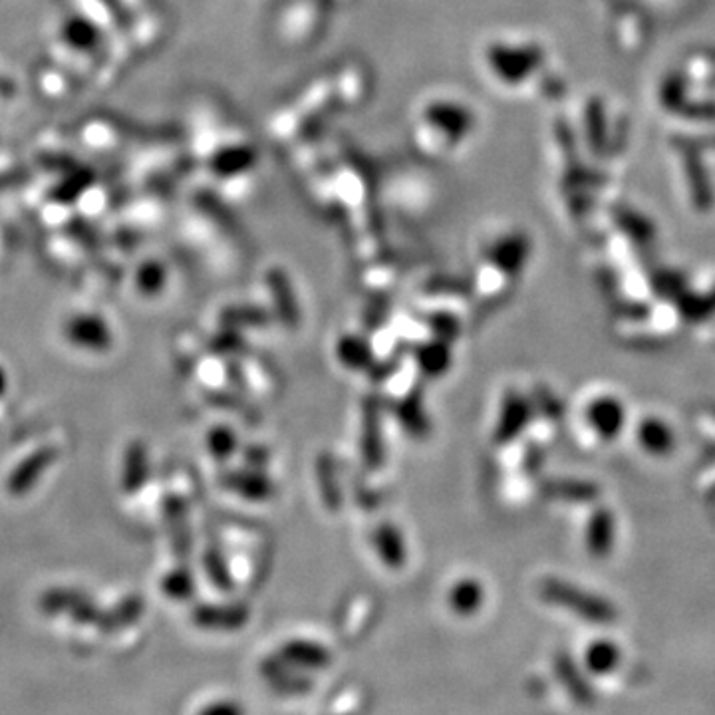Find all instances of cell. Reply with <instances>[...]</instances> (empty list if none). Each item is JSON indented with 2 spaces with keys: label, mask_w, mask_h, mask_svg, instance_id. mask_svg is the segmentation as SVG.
<instances>
[{
  "label": "cell",
  "mask_w": 715,
  "mask_h": 715,
  "mask_svg": "<svg viewBox=\"0 0 715 715\" xmlns=\"http://www.w3.org/2000/svg\"><path fill=\"white\" fill-rule=\"evenodd\" d=\"M64 338L78 350L106 354L114 346V332L98 312H76L64 322Z\"/></svg>",
  "instance_id": "cell-1"
},
{
  "label": "cell",
  "mask_w": 715,
  "mask_h": 715,
  "mask_svg": "<svg viewBox=\"0 0 715 715\" xmlns=\"http://www.w3.org/2000/svg\"><path fill=\"white\" fill-rule=\"evenodd\" d=\"M56 461H58V449L52 445H44L30 451L8 471L4 481L6 493L16 499L30 495Z\"/></svg>",
  "instance_id": "cell-2"
},
{
  "label": "cell",
  "mask_w": 715,
  "mask_h": 715,
  "mask_svg": "<svg viewBox=\"0 0 715 715\" xmlns=\"http://www.w3.org/2000/svg\"><path fill=\"white\" fill-rule=\"evenodd\" d=\"M288 670L304 674L308 670H324L332 662V654L326 646L310 640H290L285 642L275 658Z\"/></svg>",
  "instance_id": "cell-3"
},
{
  "label": "cell",
  "mask_w": 715,
  "mask_h": 715,
  "mask_svg": "<svg viewBox=\"0 0 715 715\" xmlns=\"http://www.w3.org/2000/svg\"><path fill=\"white\" fill-rule=\"evenodd\" d=\"M545 594H547L549 600L559 602L561 606L569 608V610L576 612L578 616H582V618H586L590 622L608 624L614 618V612L606 602H602L598 598H592V596H586L582 592H576V590H572L569 586H563L559 582H553L551 586H547Z\"/></svg>",
  "instance_id": "cell-4"
},
{
  "label": "cell",
  "mask_w": 715,
  "mask_h": 715,
  "mask_svg": "<svg viewBox=\"0 0 715 715\" xmlns=\"http://www.w3.org/2000/svg\"><path fill=\"white\" fill-rule=\"evenodd\" d=\"M586 418L590 428L594 429L602 439H614L624 428L626 414H624V406L618 400L604 396L588 406Z\"/></svg>",
  "instance_id": "cell-5"
},
{
  "label": "cell",
  "mask_w": 715,
  "mask_h": 715,
  "mask_svg": "<svg viewBox=\"0 0 715 715\" xmlns=\"http://www.w3.org/2000/svg\"><path fill=\"white\" fill-rule=\"evenodd\" d=\"M149 479V453L147 447L142 441H132L126 451H124V459H122V475H120V483H122V491L126 495H136L138 491H142Z\"/></svg>",
  "instance_id": "cell-6"
},
{
  "label": "cell",
  "mask_w": 715,
  "mask_h": 715,
  "mask_svg": "<svg viewBox=\"0 0 715 715\" xmlns=\"http://www.w3.org/2000/svg\"><path fill=\"white\" fill-rule=\"evenodd\" d=\"M247 608L243 606H199L193 612L195 624L209 630H237L247 622Z\"/></svg>",
  "instance_id": "cell-7"
},
{
  "label": "cell",
  "mask_w": 715,
  "mask_h": 715,
  "mask_svg": "<svg viewBox=\"0 0 715 715\" xmlns=\"http://www.w3.org/2000/svg\"><path fill=\"white\" fill-rule=\"evenodd\" d=\"M90 594L78 588H62V586H54L48 588L46 592H42V596L38 598V608L44 616H70Z\"/></svg>",
  "instance_id": "cell-8"
},
{
  "label": "cell",
  "mask_w": 715,
  "mask_h": 715,
  "mask_svg": "<svg viewBox=\"0 0 715 715\" xmlns=\"http://www.w3.org/2000/svg\"><path fill=\"white\" fill-rule=\"evenodd\" d=\"M143 612V602L138 596H130L124 598L122 602H118L114 608L104 612V620L100 624L98 630L102 632H118L124 630L128 626H132L134 622L140 620Z\"/></svg>",
  "instance_id": "cell-9"
},
{
  "label": "cell",
  "mask_w": 715,
  "mask_h": 715,
  "mask_svg": "<svg viewBox=\"0 0 715 715\" xmlns=\"http://www.w3.org/2000/svg\"><path fill=\"white\" fill-rule=\"evenodd\" d=\"M584 664H586L588 672H592L596 676H608L620 664V650L608 640L594 642L586 650Z\"/></svg>",
  "instance_id": "cell-10"
},
{
  "label": "cell",
  "mask_w": 715,
  "mask_h": 715,
  "mask_svg": "<svg viewBox=\"0 0 715 715\" xmlns=\"http://www.w3.org/2000/svg\"><path fill=\"white\" fill-rule=\"evenodd\" d=\"M449 604L461 616L475 614L483 604V588H481V584L475 582V580H469V578L459 580L453 586V590L449 592Z\"/></svg>",
  "instance_id": "cell-11"
},
{
  "label": "cell",
  "mask_w": 715,
  "mask_h": 715,
  "mask_svg": "<svg viewBox=\"0 0 715 715\" xmlns=\"http://www.w3.org/2000/svg\"><path fill=\"white\" fill-rule=\"evenodd\" d=\"M640 443L646 451L654 455H664L670 453V449L674 447V433L660 420H646L640 426Z\"/></svg>",
  "instance_id": "cell-12"
},
{
  "label": "cell",
  "mask_w": 715,
  "mask_h": 715,
  "mask_svg": "<svg viewBox=\"0 0 715 715\" xmlns=\"http://www.w3.org/2000/svg\"><path fill=\"white\" fill-rule=\"evenodd\" d=\"M557 668H559L557 672H559V676H561V680H563V686H565V690L574 698V702L580 704V706H592V702H594V692H592V688L584 682V678L580 676V672L576 670V666L571 664L569 660L561 658L559 664H557Z\"/></svg>",
  "instance_id": "cell-13"
},
{
  "label": "cell",
  "mask_w": 715,
  "mask_h": 715,
  "mask_svg": "<svg viewBox=\"0 0 715 715\" xmlns=\"http://www.w3.org/2000/svg\"><path fill=\"white\" fill-rule=\"evenodd\" d=\"M376 547L382 555V559L390 565V567H402L404 561H406V551H404V543H402V537L400 533L390 527V525H384L378 529L376 533Z\"/></svg>",
  "instance_id": "cell-14"
},
{
  "label": "cell",
  "mask_w": 715,
  "mask_h": 715,
  "mask_svg": "<svg viewBox=\"0 0 715 715\" xmlns=\"http://www.w3.org/2000/svg\"><path fill=\"white\" fill-rule=\"evenodd\" d=\"M161 588L169 598L185 600L195 592V580L189 572L177 569V571H171L163 576Z\"/></svg>",
  "instance_id": "cell-15"
},
{
  "label": "cell",
  "mask_w": 715,
  "mask_h": 715,
  "mask_svg": "<svg viewBox=\"0 0 715 715\" xmlns=\"http://www.w3.org/2000/svg\"><path fill=\"white\" fill-rule=\"evenodd\" d=\"M193 715H249L243 702L231 696H213L201 702Z\"/></svg>",
  "instance_id": "cell-16"
},
{
  "label": "cell",
  "mask_w": 715,
  "mask_h": 715,
  "mask_svg": "<svg viewBox=\"0 0 715 715\" xmlns=\"http://www.w3.org/2000/svg\"><path fill=\"white\" fill-rule=\"evenodd\" d=\"M136 285L145 296H153L161 292V288L165 285V269L159 263H145L136 275Z\"/></svg>",
  "instance_id": "cell-17"
},
{
  "label": "cell",
  "mask_w": 715,
  "mask_h": 715,
  "mask_svg": "<svg viewBox=\"0 0 715 715\" xmlns=\"http://www.w3.org/2000/svg\"><path fill=\"white\" fill-rule=\"evenodd\" d=\"M229 483L251 499H265L271 495L269 491L273 489L271 483L259 475H233Z\"/></svg>",
  "instance_id": "cell-18"
},
{
  "label": "cell",
  "mask_w": 715,
  "mask_h": 715,
  "mask_svg": "<svg viewBox=\"0 0 715 715\" xmlns=\"http://www.w3.org/2000/svg\"><path fill=\"white\" fill-rule=\"evenodd\" d=\"M340 356L346 364H350L352 368H362L360 364H368L370 360V350L368 346L358 340V338H346L342 344H340Z\"/></svg>",
  "instance_id": "cell-19"
},
{
  "label": "cell",
  "mask_w": 715,
  "mask_h": 715,
  "mask_svg": "<svg viewBox=\"0 0 715 715\" xmlns=\"http://www.w3.org/2000/svg\"><path fill=\"white\" fill-rule=\"evenodd\" d=\"M273 294L277 298V308L279 312L285 316L290 324L296 322V304H294V296L288 288V283H285L283 277H273Z\"/></svg>",
  "instance_id": "cell-20"
},
{
  "label": "cell",
  "mask_w": 715,
  "mask_h": 715,
  "mask_svg": "<svg viewBox=\"0 0 715 715\" xmlns=\"http://www.w3.org/2000/svg\"><path fill=\"white\" fill-rule=\"evenodd\" d=\"M209 443H211V451L217 457H229L231 451L235 449V439L233 433L227 431V428H217L209 435Z\"/></svg>",
  "instance_id": "cell-21"
},
{
  "label": "cell",
  "mask_w": 715,
  "mask_h": 715,
  "mask_svg": "<svg viewBox=\"0 0 715 715\" xmlns=\"http://www.w3.org/2000/svg\"><path fill=\"white\" fill-rule=\"evenodd\" d=\"M362 712L360 708V698H356L354 694H348L344 698H338L336 704H332L324 715H358Z\"/></svg>",
  "instance_id": "cell-22"
},
{
  "label": "cell",
  "mask_w": 715,
  "mask_h": 715,
  "mask_svg": "<svg viewBox=\"0 0 715 715\" xmlns=\"http://www.w3.org/2000/svg\"><path fill=\"white\" fill-rule=\"evenodd\" d=\"M8 388H10V378H8L6 368L0 364V398H4L8 394Z\"/></svg>",
  "instance_id": "cell-23"
},
{
  "label": "cell",
  "mask_w": 715,
  "mask_h": 715,
  "mask_svg": "<svg viewBox=\"0 0 715 715\" xmlns=\"http://www.w3.org/2000/svg\"><path fill=\"white\" fill-rule=\"evenodd\" d=\"M366 435H374V437H378V431H370V428H368ZM366 445H368V451H370V447H372V445H370V437H366ZM366 445H364V447H366Z\"/></svg>",
  "instance_id": "cell-24"
}]
</instances>
